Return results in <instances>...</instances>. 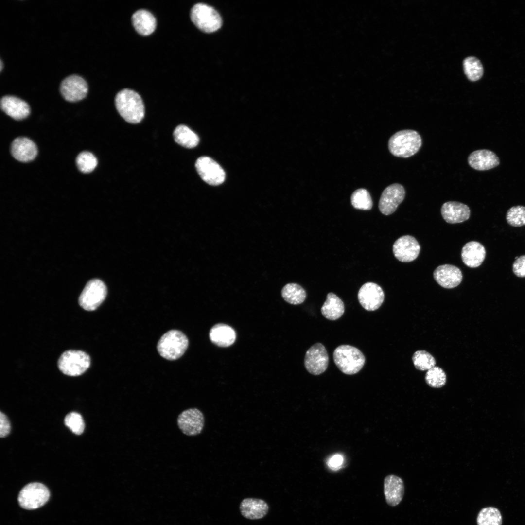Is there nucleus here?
Here are the masks:
<instances>
[{"instance_id":"obj_28","label":"nucleus","mask_w":525,"mask_h":525,"mask_svg":"<svg viewBox=\"0 0 525 525\" xmlns=\"http://www.w3.org/2000/svg\"><path fill=\"white\" fill-rule=\"evenodd\" d=\"M281 296L287 302L291 304L298 305L304 301L306 298V293L303 288L299 284L290 283L283 287Z\"/></svg>"},{"instance_id":"obj_39","label":"nucleus","mask_w":525,"mask_h":525,"mask_svg":"<svg viewBox=\"0 0 525 525\" xmlns=\"http://www.w3.org/2000/svg\"><path fill=\"white\" fill-rule=\"evenodd\" d=\"M10 424L6 416L1 412L0 414V436L3 438L10 431Z\"/></svg>"},{"instance_id":"obj_12","label":"nucleus","mask_w":525,"mask_h":525,"mask_svg":"<svg viewBox=\"0 0 525 525\" xmlns=\"http://www.w3.org/2000/svg\"><path fill=\"white\" fill-rule=\"evenodd\" d=\"M405 195L403 186L394 183L386 187L383 191L379 202V209L384 215H388L395 211L403 201Z\"/></svg>"},{"instance_id":"obj_35","label":"nucleus","mask_w":525,"mask_h":525,"mask_svg":"<svg viewBox=\"0 0 525 525\" xmlns=\"http://www.w3.org/2000/svg\"><path fill=\"white\" fill-rule=\"evenodd\" d=\"M506 218L512 226L525 225V207L520 205L512 207L507 212Z\"/></svg>"},{"instance_id":"obj_34","label":"nucleus","mask_w":525,"mask_h":525,"mask_svg":"<svg viewBox=\"0 0 525 525\" xmlns=\"http://www.w3.org/2000/svg\"><path fill=\"white\" fill-rule=\"evenodd\" d=\"M97 159L91 153L84 151L76 158V163L78 169L84 173L93 171L97 165Z\"/></svg>"},{"instance_id":"obj_38","label":"nucleus","mask_w":525,"mask_h":525,"mask_svg":"<svg viewBox=\"0 0 525 525\" xmlns=\"http://www.w3.org/2000/svg\"><path fill=\"white\" fill-rule=\"evenodd\" d=\"M344 458L342 455L336 454L331 456L327 461L328 466L332 470H338L343 465Z\"/></svg>"},{"instance_id":"obj_25","label":"nucleus","mask_w":525,"mask_h":525,"mask_svg":"<svg viewBox=\"0 0 525 525\" xmlns=\"http://www.w3.org/2000/svg\"><path fill=\"white\" fill-rule=\"evenodd\" d=\"M132 21L136 31L142 35H148L156 29L155 18L152 13L145 9L136 11L132 16Z\"/></svg>"},{"instance_id":"obj_22","label":"nucleus","mask_w":525,"mask_h":525,"mask_svg":"<svg viewBox=\"0 0 525 525\" xmlns=\"http://www.w3.org/2000/svg\"><path fill=\"white\" fill-rule=\"evenodd\" d=\"M461 258L463 263L470 268L479 267L485 259L486 251L484 246L477 241L467 243L462 247Z\"/></svg>"},{"instance_id":"obj_16","label":"nucleus","mask_w":525,"mask_h":525,"mask_svg":"<svg viewBox=\"0 0 525 525\" xmlns=\"http://www.w3.org/2000/svg\"><path fill=\"white\" fill-rule=\"evenodd\" d=\"M436 281L445 288H455L461 282L463 275L457 267L451 264H443L437 267L433 272Z\"/></svg>"},{"instance_id":"obj_15","label":"nucleus","mask_w":525,"mask_h":525,"mask_svg":"<svg viewBox=\"0 0 525 525\" xmlns=\"http://www.w3.org/2000/svg\"><path fill=\"white\" fill-rule=\"evenodd\" d=\"M420 246L417 240L409 235L399 238L393 245V252L399 261L409 262L419 256Z\"/></svg>"},{"instance_id":"obj_2","label":"nucleus","mask_w":525,"mask_h":525,"mask_svg":"<svg viewBox=\"0 0 525 525\" xmlns=\"http://www.w3.org/2000/svg\"><path fill=\"white\" fill-rule=\"evenodd\" d=\"M422 145V139L418 132L405 129L396 132L389 139L388 146L394 156L407 158L416 154Z\"/></svg>"},{"instance_id":"obj_23","label":"nucleus","mask_w":525,"mask_h":525,"mask_svg":"<svg viewBox=\"0 0 525 525\" xmlns=\"http://www.w3.org/2000/svg\"><path fill=\"white\" fill-rule=\"evenodd\" d=\"M269 508L268 504L263 500L253 498L244 499L239 506L242 516L250 520L263 518L267 514Z\"/></svg>"},{"instance_id":"obj_30","label":"nucleus","mask_w":525,"mask_h":525,"mask_svg":"<svg viewBox=\"0 0 525 525\" xmlns=\"http://www.w3.org/2000/svg\"><path fill=\"white\" fill-rule=\"evenodd\" d=\"M463 69L466 76L471 81H476L483 76L482 64L480 61L475 57L466 58L463 61Z\"/></svg>"},{"instance_id":"obj_11","label":"nucleus","mask_w":525,"mask_h":525,"mask_svg":"<svg viewBox=\"0 0 525 525\" xmlns=\"http://www.w3.org/2000/svg\"><path fill=\"white\" fill-rule=\"evenodd\" d=\"M204 416L197 408H189L182 411L177 419V425L185 435L196 436L202 432L204 426Z\"/></svg>"},{"instance_id":"obj_20","label":"nucleus","mask_w":525,"mask_h":525,"mask_svg":"<svg viewBox=\"0 0 525 525\" xmlns=\"http://www.w3.org/2000/svg\"><path fill=\"white\" fill-rule=\"evenodd\" d=\"M468 162L472 168L478 171L491 169L500 163L497 156L492 151L487 149L472 152L468 158Z\"/></svg>"},{"instance_id":"obj_24","label":"nucleus","mask_w":525,"mask_h":525,"mask_svg":"<svg viewBox=\"0 0 525 525\" xmlns=\"http://www.w3.org/2000/svg\"><path fill=\"white\" fill-rule=\"evenodd\" d=\"M209 337L215 345L221 347H227L232 345L236 338L234 330L230 326L219 323L214 325L210 330Z\"/></svg>"},{"instance_id":"obj_8","label":"nucleus","mask_w":525,"mask_h":525,"mask_svg":"<svg viewBox=\"0 0 525 525\" xmlns=\"http://www.w3.org/2000/svg\"><path fill=\"white\" fill-rule=\"evenodd\" d=\"M50 491L43 484L34 482L26 485L19 492V505L26 509H35L44 505L49 500Z\"/></svg>"},{"instance_id":"obj_36","label":"nucleus","mask_w":525,"mask_h":525,"mask_svg":"<svg viewBox=\"0 0 525 525\" xmlns=\"http://www.w3.org/2000/svg\"><path fill=\"white\" fill-rule=\"evenodd\" d=\"M65 425L76 435H81L84 431L85 424L81 415L77 412L68 414L64 419Z\"/></svg>"},{"instance_id":"obj_31","label":"nucleus","mask_w":525,"mask_h":525,"mask_svg":"<svg viewBox=\"0 0 525 525\" xmlns=\"http://www.w3.org/2000/svg\"><path fill=\"white\" fill-rule=\"evenodd\" d=\"M350 200L353 207L359 210H370L373 206L369 193L363 188L355 190L351 196Z\"/></svg>"},{"instance_id":"obj_14","label":"nucleus","mask_w":525,"mask_h":525,"mask_svg":"<svg viewBox=\"0 0 525 525\" xmlns=\"http://www.w3.org/2000/svg\"><path fill=\"white\" fill-rule=\"evenodd\" d=\"M60 89L66 100L73 102L81 100L86 96L88 86L82 77L77 75H71L62 81Z\"/></svg>"},{"instance_id":"obj_29","label":"nucleus","mask_w":525,"mask_h":525,"mask_svg":"<svg viewBox=\"0 0 525 525\" xmlns=\"http://www.w3.org/2000/svg\"><path fill=\"white\" fill-rule=\"evenodd\" d=\"M476 521L477 525H502V516L498 508L488 507L479 512Z\"/></svg>"},{"instance_id":"obj_9","label":"nucleus","mask_w":525,"mask_h":525,"mask_svg":"<svg viewBox=\"0 0 525 525\" xmlns=\"http://www.w3.org/2000/svg\"><path fill=\"white\" fill-rule=\"evenodd\" d=\"M304 366L310 374L318 375L324 372L329 364V356L325 346L320 343L312 345L306 351Z\"/></svg>"},{"instance_id":"obj_1","label":"nucleus","mask_w":525,"mask_h":525,"mask_svg":"<svg viewBox=\"0 0 525 525\" xmlns=\"http://www.w3.org/2000/svg\"><path fill=\"white\" fill-rule=\"evenodd\" d=\"M115 104L120 115L129 123H139L144 117L142 100L134 90L124 89L119 91L116 95Z\"/></svg>"},{"instance_id":"obj_40","label":"nucleus","mask_w":525,"mask_h":525,"mask_svg":"<svg viewBox=\"0 0 525 525\" xmlns=\"http://www.w3.org/2000/svg\"><path fill=\"white\" fill-rule=\"evenodd\" d=\"M0 71H1V70H2V67H3V66H3V64H2V60H0Z\"/></svg>"},{"instance_id":"obj_19","label":"nucleus","mask_w":525,"mask_h":525,"mask_svg":"<svg viewBox=\"0 0 525 525\" xmlns=\"http://www.w3.org/2000/svg\"><path fill=\"white\" fill-rule=\"evenodd\" d=\"M11 152L17 160L27 162L35 159L37 154V149L35 144L29 139L18 137L12 142Z\"/></svg>"},{"instance_id":"obj_33","label":"nucleus","mask_w":525,"mask_h":525,"mask_svg":"<svg viewBox=\"0 0 525 525\" xmlns=\"http://www.w3.org/2000/svg\"><path fill=\"white\" fill-rule=\"evenodd\" d=\"M425 380L429 386L434 388H440L446 384V375L441 368L435 366L427 371Z\"/></svg>"},{"instance_id":"obj_7","label":"nucleus","mask_w":525,"mask_h":525,"mask_svg":"<svg viewBox=\"0 0 525 525\" xmlns=\"http://www.w3.org/2000/svg\"><path fill=\"white\" fill-rule=\"evenodd\" d=\"M107 293L105 284L99 279L89 280L79 298V304L87 311L96 310L105 299Z\"/></svg>"},{"instance_id":"obj_27","label":"nucleus","mask_w":525,"mask_h":525,"mask_svg":"<svg viewBox=\"0 0 525 525\" xmlns=\"http://www.w3.org/2000/svg\"><path fill=\"white\" fill-rule=\"evenodd\" d=\"M173 137L176 143L187 148L196 147L199 141L197 135L184 125H179L175 128Z\"/></svg>"},{"instance_id":"obj_26","label":"nucleus","mask_w":525,"mask_h":525,"mask_svg":"<svg viewBox=\"0 0 525 525\" xmlns=\"http://www.w3.org/2000/svg\"><path fill=\"white\" fill-rule=\"evenodd\" d=\"M345 306L342 300L335 294L330 292L321 308L322 315L330 320H335L343 315Z\"/></svg>"},{"instance_id":"obj_10","label":"nucleus","mask_w":525,"mask_h":525,"mask_svg":"<svg viewBox=\"0 0 525 525\" xmlns=\"http://www.w3.org/2000/svg\"><path fill=\"white\" fill-rule=\"evenodd\" d=\"M195 166L201 178L209 185H219L224 181L225 173L224 170L211 158L201 157L196 161Z\"/></svg>"},{"instance_id":"obj_21","label":"nucleus","mask_w":525,"mask_h":525,"mask_svg":"<svg viewBox=\"0 0 525 525\" xmlns=\"http://www.w3.org/2000/svg\"><path fill=\"white\" fill-rule=\"evenodd\" d=\"M0 107L7 115L18 120L26 118L30 113V107L26 102L11 95L4 96L1 99Z\"/></svg>"},{"instance_id":"obj_3","label":"nucleus","mask_w":525,"mask_h":525,"mask_svg":"<svg viewBox=\"0 0 525 525\" xmlns=\"http://www.w3.org/2000/svg\"><path fill=\"white\" fill-rule=\"evenodd\" d=\"M333 359L339 369L347 375L358 373L366 360L364 355L358 348L349 345L338 346L333 351Z\"/></svg>"},{"instance_id":"obj_4","label":"nucleus","mask_w":525,"mask_h":525,"mask_svg":"<svg viewBox=\"0 0 525 525\" xmlns=\"http://www.w3.org/2000/svg\"><path fill=\"white\" fill-rule=\"evenodd\" d=\"M188 344V339L182 332L172 330L162 336L158 343L157 350L162 357L174 360L184 353Z\"/></svg>"},{"instance_id":"obj_5","label":"nucleus","mask_w":525,"mask_h":525,"mask_svg":"<svg viewBox=\"0 0 525 525\" xmlns=\"http://www.w3.org/2000/svg\"><path fill=\"white\" fill-rule=\"evenodd\" d=\"M190 17L193 24L202 32L210 33L222 25V19L216 10L204 3L195 4L191 10Z\"/></svg>"},{"instance_id":"obj_37","label":"nucleus","mask_w":525,"mask_h":525,"mask_svg":"<svg viewBox=\"0 0 525 525\" xmlns=\"http://www.w3.org/2000/svg\"><path fill=\"white\" fill-rule=\"evenodd\" d=\"M514 274L518 277H525V255L515 260L512 265Z\"/></svg>"},{"instance_id":"obj_6","label":"nucleus","mask_w":525,"mask_h":525,"mask_svg":"<svg viewBox=\"0 0 525 525\" xmlns=\"http://www.w3.org/2000/svg\"><path fill=\"white\" fill-rule=\"evenodd\" d=\"M90 357L84 351L69 350L60 356L58 367L60 371L68 376H77L82 374L89 368Z\"/></svg>"},{"instance_id":"obj_18","label":"nucleus","mask_w":525,"mask_h":525,"mask_svg":"<svg viewBox=\"0 0 525 525\" xmlns=\"http://www.w3.org/2000/svg\"><path fill=\"white\" fill-rule=\"evenodd\" d=\"M384 492L388 505H398L402 501L404 492L403 481L400 477L393 474L386 476L384 481Z\"/></svg>"},{"instance_id":"obj_32","label":"nucleus","mask_w":525,"mask_h":525,"mask_svg":"<svg viewBox=\"0 0 525 525\" xmlns=\"http://www.w3.org/2000/svg\"><path fill=\"white\" fill-rule=\"evenodd\" d=\"M415 368L420 370H428L435 366L436 360L429 352L425 350L416 351L412 356Z\"/></svg>"},{"instance_id":"obj_13","label":"nucleus","mask_w":525,"mask_h":525,"mask_svg":"<svg viewBox=\"0 0 525 525\" xmlns=\"http://www.w3.org/2000/svg\"><path fill=\"white\" fill-rule=\"evenodd\" d=\"M385 294L382 288L373 282H367L360 288L358 299L361 305L366 310L373 311L382 304Z\"/></svg>"},{"instance_id":"obj_17","label":"nucleus","mask_w":525,"mask_h":525,"mask_svg":"<svg viewBox=\"0 0 525 525\" xmlns=\"http://www.w3.org/2000/svg\"><path fill=\"white\" fill-rule=\"evenodd\" d=\"M441 213L443 219L450 224H456L467 220L470 216L469 207L456 201H448L441 208Z\"/></svg>"}]
</instances>
